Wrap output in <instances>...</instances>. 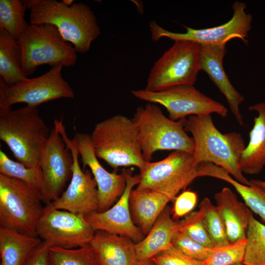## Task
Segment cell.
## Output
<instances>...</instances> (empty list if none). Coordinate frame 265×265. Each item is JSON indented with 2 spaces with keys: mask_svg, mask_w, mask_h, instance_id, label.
<instances>
[{
  "mask_svg": "<svg viewBox=\"0 0 265 265\" xmlns=\"http://www.w3.org/2000/svg\"><path fill=\"white\" fill-rule=\"evenodd\" d=\"M184 127L192 136L195 164L212 163L224 169L239 183L250 186L239 166L240 156L246 147L240 133H221L215 126L211 114L189 116L184 119Z\"/></svg>",
  "mask_w": 265,
  "mask_h": 265,
  "instance_id": "cell-1",
  "label": "cell"
},
{
  "mask_svg": "<svg viewBox=\"0 0 265 265\" xmlns=\"http://www.w3.org/2000/svg\"><path fill=\"white\" fill-rule=\"evenodd\" d=\"M23 2L30 10V24L54 26L62 39L72 44L77 52H88L101 33L96 17L86 4L78 2L68 6L55 0Z\"/></svg>",
  "mask_w": 265,
  "mask_h": 265,
  "instance_id": "cell-2",
  "label": "cell"
},
{
  "mask_svg": "<svg viewBox=\"0 0 265 265\" xmlns=\"http://www.w3.org/2000/svg\"><path fill=\"white\" fill-rule=\"evenodd\" d=\"M51 132L37 107L12 109L0 106V139L26 167L40 166L41 151Z\"/></svg>",
  "mask_w": 265,
  "mask_h": 265,
  "instance_id": "cell-3",
  "label": "cell"
},
{
  "mask_svg": "<svg viewBox=\"0 0 265 265\" xmlns=\"http://www.w3.org/2000/svg\"><path fill=\"white\" fill-rule=\"evenodd\" d=\"M91 140L98 159L111 167L135 166L140 173L145 168L138 132L132 119L116 115L97 123Z\"/></svg>",
  "mask_w": 265,
  "mask_h": 265,
  "instance_id": "cell-4",
  "label": "cell"
},
{
  "mask_svg": "<svg viewBox=\"0 0 265 265\" xmlns=\"http://www.w3.org/2000/svg\"><path fill=\"white\" fill-rule=\"evenodd\" d=\"M137 128L144 160L150 162L159 150L179 151L192 154L194 144L184 129V119L167 117L155 104L137 108L132 118Z\"/></svg>",
  "mask_w": 265,
  "mask_h": 265,
  "instance_id": "cell-5",
  "label": "cell"
},
{
  "mask_svg": "<svg viewBox=\"0 0 265 265\" xmlns=\"http://www.w3.org/2000/svg\"><path fill=\"white\" fill-rule=\"evenodd\" d=\"M42 193L24 182L0 174V225L37 237L44 207Z\"/></svg>",
  "mask_w": 265,
  "mask_h": 265,
  "instance_id": "cell-6",
  "label": "cell"
},
{
  "mask_svg": "<svg viewBox=\"0 0 265 265\" xmlns=\"http://www.w3.org/2000/svg\"><path fill=\"white\" fill-rule=\"evenodd\" d=\"M17 41L22 51V69L27 77L41 65L70 67L77 61L75 49L53 25L30 24Z\"/></svg>",
  "mask_w": 265,
  "mask_h": 265,
  "instance_id": "cell-7",
  "label": "cell"
},
{
  "mask_svg": "<svg viewBox=\"0 0 265 265\" xmlns=\"http://www.w3.org/2000/svg\"><path fill=\"white\" fill-rule=\"evenodd\" d=\"M200 44L178 40L155 62L148 75L147 90L159 91L195 83L200 70Z\"/></svg>",
  "mask_w": 265,
  "mask_h": 265,
  "instance_id": "cell-8",
  "label": "cell"
},
{
  "mask_svg": "<svg viewBox=\"0 0 265 265\" xmlns=\"http://www.w3.org/2000/svg\"><path fill=\"white\" fill-rule=\"evenodd\" d=\"M139 175L137 189L156 190L173 201L181 190L200 177V164L195 163L192 154L175 151L162 160L147 162Z\"/></svg>",
  "mask_w": 265,
  "mask_h": 265,
  "instance_id": "cell-9",
  "label": "cell"
},
{
  "mask_svg": "<svg viewBox=\"0 0 265 265\" xmlns=\"http://www.w3.org/2000/svg\"><path fill=\"white\" fill-rule=\"evenodd\" d=\"M132 92L139 100L164 106L169 118L173 121L191 115L216 113L225 118L228 115L224 105L203 94L192 85H180L159 91L144 89Z\"/></svg>",
  "mask_w": 265,
  "mask_h": 265,
  "instance_id": "cell-10",
  "label": "cell"
},
{
  "mask_svg": "<svg viewBox=\"0 0 265 265\" xmlns=\"http://www.w3.org/2000/svg\"><path fill=\"white\" fill-rule=\"evenodd\" d=\"M63 67H52L39 77L27 78L12 86H8L0 78V106L11 108L13 105L23 103L37 107L49 101L74 98L72 88L62 77Z\"/></svg>",
  "mask_w": 265,
  "mask_h": 265,
  "instance_id": "cell-11",
  "label": "cell"
},
{
  "mask_svg": "<svg viewBox=\"0 0 265 265\" xmlns=\"http://www.w3.org/2000/svg\"><path fill=\"white\" fill-rule=\"evenodd\" d=\"M54 127L60 133L74 160L72 176L67 189L55 200L50 202L56 209L86 215L98 212L99 197L97 185L91 171L82 170L79 161V152L74 139L67 136L62 119L55 120Z\"/></svg>",
  "mask_w": 265,
  "mask_h": 265,
  "instance_id": "cell-12",
  "label": "cell"
},
{
  "mask_svg": "<svg viewBox=\"0 0 265 265\" xmlns=\"http://www.w3.org/2000/svg\"><path fill=\"white\" fill-rule=\"evenodd\" d=\"M95 233L84 215L44 207L36 228L37 236L50 247L72 248L89 244Z\"/></svg>",
  "mask_w": 265,
  "mask_h": 265,
  "instance_id": "cell-13",
  "label": "cell"
},
{
  "mask_svg": "<svg viewBox=\"0 0 265 265\" xmlns=\"http://www.w3.org/2000/svg\"><path fill=\"white\" fill-rule=\"evenodd\" d=\"M246 5L243 2L236 1L233 4V15L226 23L214 27L194 29L184 26L186 29L185 33H175L168 31L156 22L151 21L150 28L153 42L161 38L166 37L172 40H188L200 44H226L230 40L239 38L247 45L248 32L251 28L252 16L246 13Z\"/></svg>",
  "mask_w": 265,
  "mask_h": 265,
  "instance_id": "cell-14",
  "label": "cell"
},
{
  "mask_svg": "<svg viewBox=\"0 0 265 265\" xmlns=\"http://www.w3.org/2000/svg\"><path fill=\"white\" fill-rule=\"evenodd\" d=\"M73 162L71 151L53 127L43 147L39 163L51 201L61 195L66 183L71 179Z\"/></svg>",
  "mask_w": 265,
  "mask_h": 265,
  "instance_id": "cell-15",
  "label": "cell"
},
{
  "mask_svg": "<svg viewBox=\"0 0 265 265\" xmlns=\"http://www.w3.org/2000/svg\"><path fill=\"white\" fill-rule=\"evenodd\" d=\"M122 173L125 178L126 186L116 203L105 212H92L84 217L95 231H102L125 236L136 243L141 241L144 235L132 220L129 199L133 187L139 183L140 176L132 175L126 170Z\"/></svg>",
  "mask_w": 265,
  "mask_h": 265,
  "instance_id": "cell-16",
  "label": "cell"
},
{
  "mask_svg": "<svg viewBox=\"0 0 265 265\" xmlns=\"http://www.w3.org/2000/svg\"><path fill=\"white\" fill-rule=\"evenodd\" d=\"M73 139L81 157L82 170L88 166L96 182L99 197L98 212H105L123 193L126 186L125 178L122 173L109 172L101 165L95 154L90 135L77 133Z\"/></svg>",
  "mask_w": 265,
  "mask_h": 265,
  "instance_id": "cell-17",
  "label": "cell"
},
{
  "mask_svg": "<svg viewBox=\"0 0 265 265\" xmlns=\"http://www.w3.org/2000/svg\"><path fill=\"white\" fill-rule=\"evenodd\" d=\"M200 45V70L207 74L225 96L236 120L243 126L239 106L244 98L231 83L223 66V59L227 52L226 44Z\"/></svg>",
  "mask_w": 265,
  "mask_h": 265,
  "instance_id": "cell-18",
  "label": "cell"
},
{
  "mask_svg": "<svg viewBox=\"0 0 265 265\" xmlns=\"http://www.w3.org/2000/svg\"><path fill=\"white\" fill-rule=\"evenodd\" d=\"M216 207L222 219L230 243L246 238L252 212L228 187L214 195Z\"/></svg>",
  "mask_w": 265,
  "mask_h": 265,
  "instance_id": "cell-19",
  "label": "cell"
},
{
  "mask_svg": "<svg viewBox=\"0 0 265 265\" xmlns=\"http://www.w3.org/2000/svg\"><path fill=\"white\" fill-rule=\"evenodd\" d=\"M89 244L96 252L101 265H137L135 244L130 238L102 231H96Z\"/></svg>",
  "mask_w": 265,
  "mask_h": 265,
  "instance_id": "cell-20",
  "label": "cell"
},
{
  "mask_svg": "<svg viewBox=\"0 0 265 265\" xmlns=\"http://www.w3.org/2000/svg\"><path fill=\"white\" fill-rule=\"evenodd\" d=\"M258 115L254 118V125L249 132L248 145L242 152L239 166L243 174L257 175L265 166V102L248 108Z\"/></svg>",
  "mask_w": 265,
  "mask_h": 265,
  "instance_id": "cell-21",
  "label": "cell"
},
{
  "mask_svg": "<svg viewBox=\"0 0 265 265\" xmlns=\"http://www.w3.org/2000/svg\"><path fill=\"white\" fill-rule=\"evenodd\" d=\"M171 212L165 208L146 236L135 244L138 262L151 259L171 245L172 238L179 229V221L171 217Z\"/></svg>",
  "mask_w": 265,
  "mask_h": 265,
  "instance_id": "cell-22",
  "label": "cell"
},
{
  "mask_svg": "<svg viewBox=\"0 0 265 265\" xmlns=\"http://www.w3.org/2000/svg\"><path fill=\"white\" fill-rule=\"evenodd\" d=\"M170 199L163 193L152 190L132 189L129 203L135 225L147 235Z\"/></svg>",
  "mask_w": 265,
  "mask_h": 265,
  "instance_id": "cell-23",
  "label": "cell"
},
{
  "mask_svg": "<svg viewBox=\"0 0 265 265\" xmlns=\"http://www.w3.org/2000/svg\"><path fill=\"white\" fill-rule=\"evenodd\" d=\"M42 241L37 237L0 227V265H26Z\"/></svg>",
  "mask_w": 265,
  "mask_h": 265,
  "instance_id": "cell-24",
  "label": "cell"
},
{
  "mask_svg": "<svg viewBox=\"0 0 265 265\" xmlns=\"http://www.w3.org/2000/svg\"><path fill=\"white\" fill-rule=\"evenodd\" d=\"M0 78L8 86L26 78L22 67V51L18 41L0 29Z\"/></svg>",
  "mask_w": 265,
  "mask_h": 265,
  "instance_id": "cell-25",
  "label": "cell"
},
{
  "mask_svg": "<svg viewBox=\"0 0 265 265\" xmlns=\"http://www.w3.org/2000/svg\"><path fill=\"white\" fill-rule=\"evenodd\" d=\"M204 176L215 178L232 185L246 206L265 222V188L250 183V186L243 185L231 177L224 169L212 163L205 164Z\"/></svg>",
  "mask_w": 265,
  "mask_h": 265,
  "instance_id": "cell-26",
  "label": "cell"
},
{
  "mask_svg": "<svg viewBox=\"0 0 265 265\" xmlns=\"http://www.w3.org/2000/svg\"><path fill=\"white\" fill-rule=\"evenodd\" d=\"M0 174L24 182L40 191L44 197L47 204L51 202L45 186L43 174L40 166L27 167L18 161L12 160L0 150Z\"/></svg>",
  "mask_w": 265,
  "mask_h": 265,
  "instance_id": "cell-27",
  "label": "cell"
},
{
  "mask_svg": "<svg viewBox=\"0 0 265 265\" xmlns=\"http://www.w3.org/2000/svg\"><path fill=\"white\" fill-rule=\"evenodd\" d=\"M26 9L23 0H0V29L17 41L29 26L25 19Z\"/></svg>",
  "mask_w": 265,
  "mask_h": 265,
  "instance_id": "cell-28",
  "label": "cell"
},
{
  "mask_svg": "<svg viewBox=\"0 0 265 265\" xmlns=\"http://www.w3.org/2000/svg\"><path fill=\"white\" fill-rule=\"evenodd\" d=\"M49 262L51 265H101L90 244L77 249L50 247Z\"/></svg>",
  "mask_w": 265,
  "mask_h": 265,
  "instance_id": "cell-29",
  "label": "cell"
},
{
  "mask_svg": "<svg viewBox=\"0 0 265 265\" xmlns=\"http://www.w3.org/2000/svg\"><path fill=\"white\" fill-rule=\"evenodd\" d=\"M245 265H265V225L251 214L246 234Z\"/></svg>",
  "mask_w": 265,
  "mask_h": 265,
  "instance_id": "cell-30",
  "label": "cell"
},
{
  "mask_svg": "<svg viewBox=\"0 0 265 265\" xmlns=\"http://www.w3.org/2000/svg\"><path fill=\"white\" fill-rule=\"evenodd\" d=\"M202 220L215 247L229 245L224 224L215 206L205 198L199 206Z\"/></svg>",
  "mask_w": 265,
  "mask_h": 265,
  "instance_id": "cell-31",
  "label": "cell"
},
{
  "mask_svg": "<svg viewBox=\"0 0 265 265\" xmlns=\"http://www.w3.org/2000/svg\"><path fill=\"white\" fill-rule=\"evenodd\" d=\"M246 238L229 245L212 249L206 265H232L243 263L245 254Z\"/></svg>",
  "mask_w": 265,
  "mask_h": 265,
  "instance_id": "cell-32",
  "label": "cell"
},
{
  "mask_svg": "<svg viewBox=\"0 0 265 265\" xmlns=\"http://www.w3.org/2000/svg\"><path fill=\"white\" fill-rule=\"evenodd\" d=\"M179 223V230L185 233L190 238L209 248L215 247L199 211L190 212Z\"/></svg>",
  "mask_w": 265,
  "mask_h": 265,
  "instance_id": "cell-33",
  "label": "cell"
},
{
  "mask_svg": "<svg viewBox=\"0 0 265 265\" xmlns=\"http://www.w3.org/2000/svg\"><path fill=\"white\" fill-rule=\"evenodd\" d=\"M171 244L185 255L201 261L208 259L213 249L197 242L179 230L174 235Z\"/></svg>",
  "mask_w": 265,
  "mask_h": 265,
  "instance_id": "cell-34",
  "label": "cell"
},
{
  "mask_svg": "<svg viewBox=\"0 0 265 265\" xmlns=\"http://www.w3.org/2000/svg\"><path fill=\"white\" fill-rule=\"evenodd\" d=\"M152 259L156 265H206L205 261H199L185 255L172 244Z\"/></svg>",
  "mask_w": 265,
  "mask_h": 265,
  "instance_id": "cell-35",
  "label": "cell"
},
{
  "mask_svg": "<svg viewBox=\"0 0 265 265\" xmlns=\"http://www.w3.org/2000/svg\"><path fill=\"white\" fill-rule=\"evenodd\" d=\"M173 201V217L179 218L191 212L197 203V195L195 192L185 190L176 196Z\"/></svg>",
  "mask_w": 265,
  "mask_h": 265,
  "instance_id": "cell-36",
  "label": "cell"
},
{
  "mask_svg": "<svg viewBox=\"0 0 265 265\" xmlns=\"http://www.w3.org/2000/svg\"><path fill=\"white\" fill-rule=\"evenodd\" d=\"M50 247L47 243L42 241L26 265H49Z\"/></svg>",
  "mask_w": 265,
  "mask_h": 265,
  "instance_id": "cell-37",
  "label": "cell"
},
{
  "mask_svg": "<svg viewBox=\"0 0 265 265\" xmlns=\"http://www.w3.org/2000/svg\"><path fill=\"white\" fill-rule=\"evenodd\" d=\"M250 183L265 188V181L259 180H251Z\"/></svg>",
  "mask_w": 265,
  "mask_h": 265,
  "instance_id": "cell-38",
  "label": "cell"
},
{
  "mask_svg": "<svg viewBox=\"0 0 265 265\" xmlns=\"http://www.w3.org/2000/svg\"><path fill=\"white\" fill-rule=\"evenodd\" d=\"M137 265H156L155 263L153 262L152 259H150L147 261L138 262Z\"/></svg>",
  "mask_w": 265,
  "mask_h": 265,
  "instance_id": "cell-39",
  "label": "cell"
},
{
  "mask_svg": "<svg viewBox=\"0 0 265 265\" xmlns=\"http://www.w3.org/2000/svg\"><path fill=\"white\" fill-rule=\"evenodd\" d=\"M64 4L68 6H71L73 4V0H63L61 1Z\"/></svg>",
  "mask_w": 265,
  "mask_h": 265,
  "instance_id": "cell-40",
  "label": "cell"
},
{
  "mask_svg": "<svg viewBox=\"0 0 265 265\" xmlns=\"http://www.w3.org/2000/svg\"><path fill=\"white\" fill-rule=\"evenodd\" d=\"M232 265H245L243 263H239L235 264Z\"/></svg>",
  "mask_w": 265,
  "mask_h": 265,
  "instance_id": "cell-41",
  "label": "cell"
}]
</instances>
